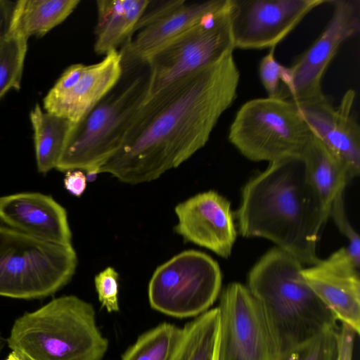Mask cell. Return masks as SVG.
Returning <instances> with one entry per match:
<instances>
[{"instance_id": "cell-24", "label": "cell", "mask_w": 360, "mask_h": 360, "mask_svg": "<svg viewBox=\"0 0 360 360\" xmlns=\"http://www.w3.org/2000/svg\"><path fill=\"white\" fill-rule=\"evenodd\" d=\"M183 328L162 323L139 337L122 356V360H170Z\"/></svg>"}, {"instance_id": "cell-20", "label": "cell", "mask_w": 360, "mask_h": 360, "mask_svg": "<svg viewBox=\"0 0 360 360\" xmlns=\"http://www.w3.org/2000/svg\"><path fill=\"white\" fill-rule=\"evenodd\" d=\"M307 178L329 213L351 179L346 164L314 135L302 157Z\"/></svg>"}, {"instance_id": "cell-6", "label": "cell", "mask_w": 360, "mask_h": 360, "mask_svg": "<svg viewBox=\"0 0 360 360\" xmlns=\"http://www.w3.org/2000/svg\"><path fill=\"white\" fill-rule=\"evenodd\" d=\"M77 265L72 245L46 241L0 221V296H50L70 281Z\"/></svg>"}, {"instance_id": "cell-12", "label": "cell", "mask_w": 360, "mask_h": 360, "mask_svg": "<svg viewBox=\"0 0 360 360\" xmlns=\"http://www.w3.org/2000/svg\"><path fill=\"white\" fill-rule=\"evenodd\" d=\"M229 0L153 1L148 4L126 43L119 50L122 65L148 63L152 56Z\"/></svg>"}, {"instance_id": "cell-16", "label": "cell", "mask_w": 360, "mask_h": 360, "mask_svg": "<svg viewBox=\"0 0 360 360\" xmlns=\"http://www.w3.org/2000/svg\"><path fill=\"white\" fill-rule=\"evenodd\" d=\"M175 231L185 240L227 258L236 239L229 201L214 191L198 193L178 204Z\"/></svg>"}, {"instance_id": "cell-18", "label": "cell", "mask_w": 360, "mask_h": 360, "mask_svg": "<svg viewBox=\"0 0 360 360\" xmlns=\"http://www.w3.org/2000/svg\"><path fill=\"white\" fill-rule=\"evenodd\" d=\"M122 73L120 51H110L100 62L84 65L76 82L66 91L56 96H46L44 110L77 122L112 89Z\"/></svg>"}, {"instance_id": "cell-31", "label": "cell", "mask_w": 360, "mask_h": 360, "mask_svg": "<svg viewBox=\"0 0 360 360\" xmlns=\"http://www.w3.org/2000/svg\"><path fill=\"white\" fill-rule=\"evenodd\" d=\"M15 2L8 0H0V39L8 32Z\"/></svg>"}, {"instance_id": "cell-17", "label": "cell", "mask_w": 360, "mask_h": 360, "mask_svg": "<svg viewBox=\"0 0 360 360\" xmlns=\"http://www.w3.org/2000/svg\"><path fill=\"white\" fill-rule=\"evenodd\" d=\"M0 221L46 241L72 245L67 212L50 195L27 192L0 197Z\"/></svg>"}, {"instance_id": "cell-13", "label": "cell", "mask_w": 360, "mask_h": 360, "mask_svg": "<svg viewBox=\"0 0 360 360\" xmlns=\"http://www.w3.org/2000/svg\"><path fill=\"white\" fill-rule=\"evenodd\" d=\"M328 0H231L235 49L276 47L313 9Z\"/></svg>"}, {"instance_id": "cell-23", "label": "cell", "mask_w": 360, "mask_h": 360, "mask_svg": "<svg viewBox=\"0 0 360 360\" xmlns=\"http://www.w3.org/2000/svg\"><path fill=\"white\" fill-rule=\"evenodd\" d=\"M183 333L170 360H215L219 309H208L183 328Z\"/></svg>"}, {"instance_id": "cell-5", "label": "cell", "mask_w": 360, "mask_h": 360, "mask_svg": "<svg viewBox=\"0 0 360 360\" xmlns=\"http://www.w3.org/2000/svg\"><path fill=\"white\" fill-rule=\"evenodd\" d=\"M7 342L26 360H102L108 349L94 307L75 295L55 298L17 319Z\"/></svg>"}, {"instance_id": "cell-2", "label": "cell", "mask_w": 360, "mask_h": 360, "mask_svg": "<svg viewBox=\"0 0 360 360\" xmlns=\"http://www.w3.org/2000/svg\"><path fill=\"white\" fill-rule=\"evenodd\" d=\"M329 217L307 178L302 158L271 162L249 180L237 212L243 237L269 240L309 266L321 259L317 243Z\"/></svg>"}, {"instance_id": "cell-8", "label": "cell", "mask_w": 360, "mask_h": 360, "mask_svg": "<svg viewBox=\"0 0 360 360\" xmlns=\"http://www.w3.org/2000/svg\"><path fill=\"white\" fill-rule=\"evenodd\" d=\"M218 264L193 250L175 255L159 266L148 284L150 307L175 318L198 316L217 298L221 286Z\"/></svg>"}, {"instance_id": "cell-4", "label": "cell", "mask_w": 360, "mask_h": 360, "mask_svg": "<svg viewBox=\"0 0 360 360\" xmlns=\"http://www.w3.org/2000/svg\"><path fill=\"white\" fill-rule=\"evenodd\" d=\"M150 89L148 63L122 66L112 89L73 123L56 169L85 171L86 178L92 180L122 145Z\"/></svg>"}, {"instance_id": "cell-32", "label": "cell", "mask_w": 360, "mask_h": 360, "mask_svg": "<svg viewBox=\"0 0 360 360\" xmlns=\"http://www.w3.org/2000/svg\"><path fill=\"white\" fill-rule=\"evenodd\" d=\"M4 360H26L25 359H24L22 356H21L20 354H18V353H16L14 351H12L9 354L8 356H7V358Z\"/></svg>"}, {"instance_id": "cell-15", "label": "cell", "mask_w": 360, "mask_h": 360, "mask_svg": "<svg viewBox=\"0 0 360 360\" xmlns=\"http://www.w3.org/2000/svg\"><path fill=\"white\" fill-rule=\"evenodd\" d=\"M359 268L343 247L302 271L307 285L337 321L357 335L360 333Z\"/></svg>"}, {"instance_id": "cell-7", "label": "cell", "mask_w": 360, "mask_h": 360, "mask_svg": "<svg viewBox=\"0 0 360 360\" xmlns=\"http://www.w3.org/2000/svg\"><path fill=\"white\" fill-rule=\"evenodd\" d=\"M313 137L295 103L269 97L245 103L228 134L229 142L247 159L269 163L302 158Z\"/></svg>"}, {"instance_id": "cell-19", "label": "cell", "mask_w": 360, "mask_h": 360, "mask_svg": "<svg viewBox=\"0 0 360 360\" xmlns=\"http://www.w3.org/2000/svg\"><path fill=\"white\" fill-rule=\"evenodd\" d=\"M149 0H99L94 30V51L106 55L126 43Z\"/></svg>"}, {"instance_id": "cell-9", "label": "cell", "mask_w": 360, "mask_h": 360, "mask_svg": "<svg viewBox=\"0 0 360 360\" xmlns=\"http://www.w3.org/2000/svg\"><path fill=\"white\" fill-rule=\"evenodd\" d=\"M234 49L229 0L223 8L202 19L150 58V94L219 61Z\"/></svg>"}, {"instance_id": "cell-3", "label": "cell", "mask_w": 360, "mask_h": 360, "mask_svg": "<svg viewBox=\"0 0 360 360\" xmlns=\"http://www.w3.org/2000/svg\"><path fill=\"white\" fill-rule=\"evenodd\" d=\"M303 264L276 247L248 274V288L258 302L281 351L338 328L337 319L303 278Z\"/></svg>"}, {"instance_id": "cell-22", "label": "cell", "mask_w": 360, "mask_h": 360, "mask_svg": "<svg viewBox=\"0 0 360 360\" xmlns=\"http://www.w3.org/2000/svg\"><path fill=\"white\" fill-rule=\"evenodd\" d=\"M30 119L34 131L37 169L46 174L56 167L74 122L43 110L38 104L31 110Z\"/></svg>"}, {"instance_id": "cell-14", "label": "cell", "mask_w": 360, "mask_h": 360, "mask_svg": "<svg viewBox=\"0 0 360 360\" xmlns=\"http://www.w3.org/2000/svg\"><path fill=\"white\" fill-rule=\"evenodd\" d=\"M356 92L347 90L338 107L323 95L295 103L314 135L347 166L351 179L360 172V127L352 108Z\"/></svg>"}, {"instance_id": "cell-1", "label": "cell", "mask_w": 360, "mask_h": 360, "mask_svg": "<svg viewBox=\"0 0 360 360\" xmlns=\"http://www.w3.org/2000/svg\"><path fill=\"white\" fill-rule=\"evenodd\" d=\"M233 53L152 94L120 149L98 172L136 184L178 167L203 148L237 97Z\"/></svg>"}, {"instance_id": "cell-10", "label": "cell", "mask_w": 360, "mask_h": 360, "mask_svg": "<svg viewBox=\"0 0 360 360\" xmlns=\"http://www.w3.org/2000/svg\"><path fill=\"white\" fill-rule=\"evenodd\" d=\"M219 309L215 360H278L281 351L247 286L230 283Z\"/></svg>"}, {"instance_id": "cell-29", "label": "cell", "mask_w": 360, "mask_h": 360, "mask_svg": "<svg viewBox=\"0 0 360 360\" xmlns=\"http://www.w3.org/2000/svg\"><path fill=\"white\" fill-rule=\"evenodd\" d=\"M275 49L271 48L259 65V79L269 98H279L281 82L285 70V66L276 60Z\"/></svg>"}, {"instance_id": "cell-27", "label": "cell", "mask_w": 360, "mask_h": 360, "mask_svg": "<svg viewBox=\"0 0 360 360\" xmlns=\"http://www.w3.org/2000/svg\"><path fill=\"white\" fill-rule=\"evenodd\" d=\"M343 195L344 193L339 195L333 202L330 216L333 217L341 233L347 239L349 245L346 249L356 265L359 267L360 238L347 218Z\"/></svg>"}, {"instance_id": "cell-11", "label": "cell", "mask_w": 360, "mask_h": 360, "mask_svg": "<svg viewBox=\"0 0 360 360\" xmlns=\"http://www.w3.org/2000/svg\"><path fill=\"white\" fill-rule=\"evenodd\" d=\"M333 13L316 41L285 67L279 98L298 102L320 96L323 77L340 46L360 30V0H328Z\"/></svg>"}, {"instance_id": "cell-25", "label": "cell", "mask_w": 360, "mask_h": 360, "mask_svg": "<svg viewBox=\"0 0 360 360\" xmlns=\"http://www.w3.org/2000/svg\"><path fill=\"white\" fill-rule=\"evenodd\" d=\"M27 44V39L6 34L0 39V99L20 89Z\"/></svg>"}, {"instance_id": "cell-28", "label": "cell", "mask_w": 360, "mask_h": 360, "mask_svg": "<svg viewBox=\"0 0 360 360\" xmlns=\"http://www.w3.org/2000/svg\"><path fill=\"white\" fill-rule=\"evenodd\" d=\"M119 275L115 269L108 266L99 272L94 278L96 290L101 307L108 313L120 310L118 302Z\"/></svg>"}, {"instance_id": "cell-26", "label": "cell", "mask_w": 360, "mask_h": 360, "mask_svg": "<svg viewBox=\"0 0 360 360\" xmlns=\"http://www.w3.org/2000/svg\"><path fill=\"white\" fill-rule=\"evenodd\" d=\"M339 330H326L295 347L281 352L278 360H339Z\"/></svg>"}, {"instance_id": "cell-21", "label": "cell", "mask_w": 360, "mask_h": 360, "mask_svg": "<svg viewBox=\"0 0 360 360\" xmlns=\"http://www.w3.org/2000/svg\"><path fill=\"white\" fill-rule=\"evenodd\" d=\"M79 0H20L15 2L6 35L42 37L63 22Z\"/></svg>"}, {"instance_id": "cell-30", "label": "cell", "mask_w": 360, "mask_h": 360, "mask_svg": "<svg viewBox=\"0 0 360 360\" xmlns=\"http://www.w3.org/2000/svg\"><path fill=\"white\" fill-rule=\"evenodd\" d=\"M86 176L82 170L67 171L64 178V186L72 195L79 197L86 188Z\"/></svg>"}]
</instances>
